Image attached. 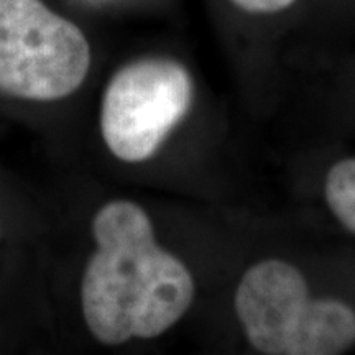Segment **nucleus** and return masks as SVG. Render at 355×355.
I'll return each mask as SVG.
<instances>
[{
  "label": "nucleus",
  "instance_id": "nucleus-2",
  "mask_svg": "<svg viewBox=\"0 0 355 355\" xmlns=\"http://www.w3.org/2000/svg\"><path fill=\"white\" fill-rule=\"evenodd\" d=\"M245 334L268 355H337L355 343V313L336 300H311L296 266L265 260L248 268L235 293Z\"/></svg>",
  "mask_w": 355,
  "mask_h": 355
},
{
  "label": "nucleus",
  "instance_id": "nucleus-5",
  "mask_svg": "<svg viewBox=\"0 0 355 355\" xmlns=\"http://www.w3.org/2000/svg\"><path fill=\"white\" fill-rule=\"evenodd\" d=\"M326 201L337 220L355 234V158L331 168L326 178Z\"/></svg>",
  "mask_w": 355,
  "mask_h": 355
},
{
  "label": "nucleus",
  "instance_id": "nucleus-3",
  "mask_svg": "<svg viewBox=\"0 0 355 355\" xmlns=\"http://www.w3.org/2000/svg\"><path fill=\"white\" fill-rule=\"evenodd\" d=\"M92 53L76 24L43 0H0V92L51 102L78 91Z\"/></svg>",
  "mask_w": 355,
  "mask_h": 355
},
{
  "label": "nucleus",
  "instance_id": "nucleus-6",
  "mask_svg": "<svg viewBox=\"0 0 355 355\" xmlns=\"http://www.w3.org/2000/svg\"><path fill=\"white\" fill-rule=\"evenodd\" d=\"M235 7L255 15H270L290 8L296 0H230Z\"/></svg>",
  "mask_w": 355,
  "mask_h": 355
},
{
  "label": "nucleus",
  "instance_id": "nucleus-1",
  "mask_svg": "<svg viewBox=\"0 0 355 355\" xmlns=\"http://www.w3.org/2000/svg\"><path fill=\"white\" fill-rule=\"evenodd\" d=\"M92 237L96 252L84 270L81 308L97 343L153 339L184 316L194 279L183 261L158 245L139 204H104L92 219Z\"/></svg>",
  "mask_w": 355,
  "mask_h": 355
},
{
  "label": "nucleus",
  "instance_id": "nucleus-4",
  "mask_svg": "<svg viewBox=\"0 0 355 355\" xmlns=\"http://www.w3.org/2000/svg\"><path fill=\"white\" fill-rule=\"evenodd\" d=\"M193 81L170 58H144L122 66L102 96L101 133L109 152L125 163L148 159L188 112Z\"/></svg>",
  "mask_w": 355,
  "mask_h": 355
}]
</instances>
